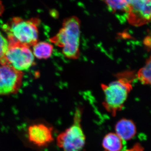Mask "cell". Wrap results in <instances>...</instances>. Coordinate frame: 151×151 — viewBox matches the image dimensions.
I'll use <instances>...</instances> for the list:
<instances>
[{"instance_id": "obj_9", "label": "cell", "mask_w": 151, "mask_h": 151, "mask_svg": "<svg viewBox=\"0 0 151 151\" xmlns=\"http://www.w3.org/2000/svg\"><path fill=\"white\" fill-rule=\"evenodd\" d=\"M126 143L115 133H108L102 142L103 151H144L140 144H136L132 147L128 148Z\"/></svg>"}, {"instance_id": "obj_15", "label": "cell", "mask_w": 151, "mask_h": 151, "mask_svg": "<svg viewBox=\"0 0 151 151\" xmlns=\"http://www.w3.org/2000/svg\"><path fill=\"white\" fill-rule=\"evenodd\" d=\"M144 44L145 45V46L146 47L149 49H150L151 47V37L149 35L145 37L144 40Z\"/></svg>"}, {"instance_id": "obj_7", "label": "cell", "mask_w": 151, "mask_h": 151, "mask_svg": "<svg viewBox=\"0 0 151 151\" xmlns=\"http://www.w3.org/2000/svg\"><path fill=\"white\" fill-rule=\"evenodd\" d=\"M129 6L127 19L130 24L140 27L151 19V0H126Z\"/></svg>"}, {"instance_id": "obj_10", "label": "cell", "mask_w": 151, "mask_h": 151, "mask_svg": "<svg viewBox=\"0 0 151 151\" xmlns=\"http://www.w3.org/2000/svg\"><path fill=\"white\" fill-rule=\"evenodd\" d=\"M115 134L124 142L131 140L137 133V127L133 121L130 119H122L115 126Z\"/></svg>"}, {"instance_id": "obj_2", "label": "cell", "mask_w": 151, "mask_h": 151, "mask_svg": "<svg viewBox=\"0 0 151 151\" xmlns=\"http://www.w3.org/2000/svg\"><path fill=\"white\" fill-rule=\"evenodd\" d=\"M40 23L38 18L25 19L16 17L3 25L2 28L6 33L9 44H17L30 47L38 42Z\"/></svg>"}, {"instance_id": "obj_5", "label": "cell", "mask_w": 151, "mask_h": 151, "mask_svg": "<svg viewBox=\"0 0 151 151\" xmlns=\"http://www.w3.org/2000/svg\"><path fill=\"white\" fill-rule=\"evenodd\" d=\"M0 64L9 65L20 71L26 70L35 64L34 56L29 47L20 44H9Z\"/></svg>"}, {"instance_id": "obj_16", "label": "cell", "mask_w": 151, "mask_h": 151, "mask_svg": "<svg viewBox=\"0 0 151 151\" xmlns=\"http://www.w3.org/2000/svg\"><path fill=\"white\" fill-rule=\"evenodd\" d=\"M5 11V7L1 0H0V16H1Z\"/></svg>"}, {"instance_id": "obj_14", "label": "cell", "mask_w": 151, "mask_h": 151, "mask_svg": "<svg viewBox=\"0 0 151 151\" xmlns=\"http://www.w3.org/2000/svg\"><path fill=\"white\" fill-rule=\"evenodd\" d=\"M9 43L6 38L0 31V59L4 56L8 48Z\"/></svg>"}, {"instance_id": "obj_11", "label": "cell", "mask_w": 151, "mask_h": 151, "mask_svg": "<svg viewBox=\"0 0 151 151\" xmlns=\"http://www.w3.org/2000/svg\"><path fill=\"white\" fill-rule=\"evenodd\" d=\"M107 4L108 9L119 17L127 19L129 6L126 0H102Z\"/></svg>"}, {"instance_id": "obj_6", "label": "cell", "mask_w": 151, "mask_h": 151, "mask_svg": "<svg viewBox=\"0 0 151 151\" xmlns=\"http://www.w3.org/2000/svg\"><path fill=\"white\" fill-rule=\"evenodd\" d=\"M23 73L13 68L0 64V95L17 93L22 82Z\"/></svg>"}, {"instance_id": "obj_8", "label": "cell", "mask_w": 151, "mask_h": 151, "mask_svg": "<svg viewBox=\"0 0 151 151\" xmlns=\"http://www.w3.org/2000/svg\"><path fill=\"white\" fill-rule=\"evenodd\" d=\"M53 128L43 123H34L27 128V137L32 145L40 148L47 147L53 140Z\"/></svg>"}, {"instance_id": "obj_3", "label": "cell", "mask_w": 151, "mask_h": 151, "mask_svg": "<svg viewBox=\"0 0 151 151\" xmlns=\"http://www.w3.org/2000/svg\"><path fill=\"white\" fill-rule=\"evenodd\" d=\"M81 22L78 17H71L63 20L62 27L50 41L62 48L64 56L68 59L76 60L80 55Z\"/></svg>"}, {"instance_id": "obj_12", "label": "cell", "mask_w": 151, "mask_h": 151, "mask_svg": "<svg viewBox=\"0 0 151 151\" xmlns=\"http://www.w3.org/2000/svg\"><path fill=\"white\" fill-rule=\"evenodd\" d=\"M33 53L38 59H47L52 54L53 46L45 42H37L33 46Z\"/></svg>"}, {"instance_id": "obj_13", "label": "cell", "mask_w": 151, "mask_h": 151, "mask_svg": "<svg viewBox=\"0 0 151 151\" xmlns=\"http://www.w3.org/2000/svg\"><path fill=\"white\" fill-rule=\"evenodd\" d=\"M151 57L146 60L145 66L138 71L137 77L142 84L150 85L151 84Z\"/></svg>"}, {"instance_id": "obj_4", "label": "cell", "mask_w": 151, "mask_h": 151, "mask_svg": "<svg viewBox=\"0 0 151 151\" xmlns=\"http://www.w3.org/2000/svg\"><path fill=\"white\" fill-rule=\"evenodd\" d=\"M82 114L83 108H76L71 126L57 137V145L63 151H81L84 148L86 137L81 125Z\"/></svg>"}, {"instance_id": "obj_1", "label": "cell", "mask_w": 151, "mask_h": 151, "mask_svg": "<svg viewBox=\"0 0 151 151\" xmlns=\"http://www.w3.org/2000/svg\"><path fill=\"white\" fill-rule=\"evenodd\" d=\"M116 76L117 79L115 81L108 85H101L105 97L103 105L106 111L113 117L124 108L133 89V82L137 78L134 70H125Z\"/></svg>"}]
</instances>
